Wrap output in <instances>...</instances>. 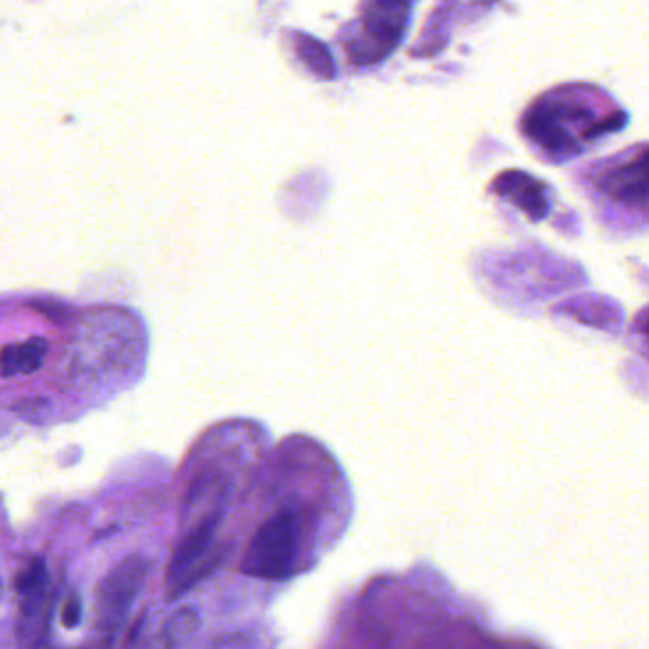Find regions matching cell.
Returning a JSON list of instances; mask_svg holds the SVG:
<instances>
[{
  "instance_id": "1",
  "label": "cell",
  "mask_w": 649,
  "mask_h": 649,
  "mask_svg": "<svg viewBox=\"0 0 649 649\" xmlns=\"http://www.w3.org/2000/svg\"><path fill=\"white\" fill-rule=\"evenodd\" d=\"M629 115L600 86L567 83L533 99L520 131L546 160L562 164L623 130Z\"/></svg>"
},
{
  "instance_id": "2",
  "label": "cell",
  "mask_w": 649,
  "mask_h": 649,
  "mask_svg": "<svg viewBox=\"0 0 649 649\" xmlns=\"http://www.w3.org/2000/svg\"><path fill=\"white\" fill-rule=\"evenodd\" d=\"M414 7L408 2H364L359 18L347 25L341 46L357 67L387 60L406 35Z\"/></svg>"
},
{
  "instance_id": "3",
  "label": "cell",
  "mask_w": 649,
  "mask_h": 649,
  "mask_svg": "<svg viewBox=\"0 0 649 649\" xmlns=\"http://www.w3.org/2000/svg\"><path fill=\"white\" fill-rule=\"evenodd\" d=\"M587 183L594 196L619 212L640 215L648 210V152L646 146L632 147L614 159L602 160L588 170Z\"/></svg>"
},
{
  "instance_id": "4",
  "label": "cell",
  "mask_w": 649,
  "mask_h": 649,
  "mask_svg": "<svg viewBox=\"0 0 649 649\" xmlns=\"http://www.w3.org/2000/svg\"><path fill=\"white\" fill-rule=\"evenodd\" d=\"M299 525L294 512L283 511L265 520L249 541L242 574L265 581H283L290 577L296 566Z\"/></svg>"
},
{
  "instance_id": "5",
  "label": "cell",
  "mask_w": 649,
  "mask_h": 649,
  "mask_svg": "<svg viewBox=\"0 0 649 649\" xmlns=\"http://www.w3.org/2000/svg\"><path fill=\"white\" fill-rule=\"evenodd\" d=\"M149 562L139 554L118 562L97 588V627L99 632L113 638L117 635L139 588L146 581Z\"/></svg>"
},
{
  "instance_id": "6",
  "label": "cell",
  "mask_w": 649,
  "mask_h": 649,
  "mask_svg": "<svg viewBox=\"0 0 649 649\" xmlns=\"http://www.w3.org/2000/svg\"><path fill=\"white\" fill-rule=\"evenodd\" d=\"M220 520H222V512H212L194 530L187 533V538L175 549L172 562L168 566V581H172L175 588L173 596H180L181 593L189 591L194 583L204 579L217 566L220 556L206 562L204 558L214 541Z\"/></svg>"
},
{
  "instance_id": "7",
  "label": "cell",
  "mask_w": 649,
  "mask_h": 649,
  "mask_svg": "<svg viewBox=\"0 0 649 649\" xmlns=\"http://www.w3.org/2000/svg\"><path fill=\"white\" fill-rule=\"evenodd\" d=\"M496 193L507 196L517 206L532 217V222L543 220L551 212V196L543 181L535 180L530 173L511 170L499 175L493 183Z\"/></svg>"
},
{
  "instance_id": "8",
  "label": "cell",
  "mask_w": 649,
  "mask_h": 649,
  "mask_svg": "<svg viewBox=\"0 0 649 649\" xmlns=\"http://www.w3.org/2000/svg\"><path fill=\"white\" fill-rule=\"evenodd\" d=\"M15 593L21 600H31L49 594V567L42 558H31L14 577Z\"/></svg>"
},
{
  "instance_id": "9",
  "label": "cell",
  "mask_w": 649,
  "mask_h": 649,
  "mask_svg": "<svg viewBox=\"0 0 649 649\" xmlns=\"http://www.w3.org/2000/svg\"><path fill=\"white\" fill-rule=\"evenodd\" d=\"M81 619H83V602H81V596H78V594L71 593L70 596L65 598V604H63V627H65V629H75V627H78Z\"/></svg>"
}]
</instances>
